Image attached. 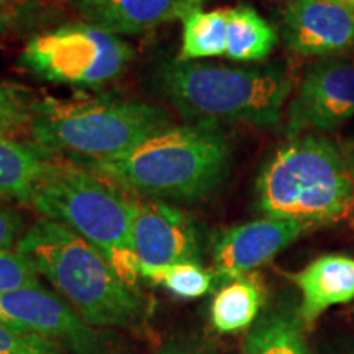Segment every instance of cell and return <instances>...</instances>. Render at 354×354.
I'll use <instances>...</instances> for the list:
<instances>
[{"label": "cell", "instance_id": "6da1fadb", "mask_svg": "<svg viewBox=\"0 0 354 354\" xmlns=\"http://www.w3.org/2000/svg\"><path fill=\"white\" fill-rule=\"evenodd\" d=\"M133 197L205 201L227 180L232 146L216 125H180L154 133L117 156L87 162Z\"/></svg>", "mask_w": 354, "mask_h": 354}, {"label": "cell", "instance_id": "7a4b0ae2", "mask_svg": "<svg viewBox=\"0 0 354 354\" xmlns=\"http://www.w3.org/2000/svg\"><path fill=\"white\" fill-rule=\"evenodd\" d=\"M149 87L190 125L281 122L292 81L277 64L225 66L165 59L149 73Z\"/></svg>", "mask_w": 354, "mask_h": 354}, {"label": "cell", "instance_id": "3957f363", "mask_svg": "<svg viewBox=\"0 0 354 354\" xmlns=\"http://www.w3.org/2000/svg\"><path fill=\"white\" fill-rule=\"evenodd\" d=\"M15 250L91 325L138 335L148 328L140 290L128 286L97 248L64 225L38 220Z\"/></svg>", "mask_w": 354, "mask_h": 354}, {"label": "cell", "instance_id": "277c9868", "mask_svg": "<svg viewBox=\"0 0 354 354\" xmlns=\"http://www.w3.org/2000/svg\"><path fill=\"white\" fill-rule=\"evenodd\" d=\"M256 207L310 227L343 220L354 210V172L342 146L315 133L279 146L256 180Z\"/></svg>", "mask_w": 354, "mask_h": 354}, {"label": "cell", "instance_id": "5b68a950", "mask_svg": "<svg viewBox=\"0 0 354 354\" xmlns=\"http://www.w3.org/2000/svg\"><path fill=\"white\" fill-rule=\"evenodd\" d=\"M30 205L97 248L128 286L136 287L140 263L131 243V198L86 166L53 156L35 185Z\"/></svg>", "mask_w": 354, "mask_h": 354}, {"label": "cell", "instance_id": "8992f818", "mask_svg": "<svg viewBox=\"0 0 354 354\" xmlns=\"http://www.w3.org/2000/svg\"><path fill=\"white\" fill-rule=\"evenodd\" d=\"M169 127L171 115L146 102L38 99L28 135L44 153L87 165L125 153Z\"/></svg>", "mask_w": 354, "mask_h": 354}, {"label": "cell", "instance_id": "52a82bcc", "mask_svg": "<svg viewBox=\"0 0 354 354\" xmlns=\"http://www.w3.org/2000/svg\"><path fill=\"white\" fill-rule=\"evenodd\" d=\"M133 56V48L120 37L79 21L35 35L19 63L43 81L99 87L120 77Z\"/></svg>", "mask_w": 354, "mask_h": 354}, {"label": "cell", "instance_id": "ba28073f", "mask_svg": "<svg viewBox=\"0 0 354 354\" xmlns=\"http://www.w3.org/2000/svg\"><path fill=\"white\" fill-rule=\"evenodd\" d=\"M0 322L59 344L68 354H120L113 330L91 325L61 295L43 286L0 294Z\"/></svg>", "mask_w": 354, "mask_h": 354}, {"label": "cell", "instance_id": "9c48e42d", "mask_svg": "<svg viewBox=\"0 0 354 354\" xmlns=\"http://www.w3.org/2000/svg\"><path fill=\"white\" fill-rule=\"evenodd\" d=\"M131 198V243L141 269L202 261L198 230L184 210L169 202Z\"/></svg>", "mask_w": 354, "mask_h": 354}, {"label": "cell", "instance_id": "30bf717a", "mask_svg": "<svg viewBox=\"0 0 354 354\" xmlns=\"http://www.w3.org/2000/svg\"><path fill=\"white\" fill-rule=\"evenodd\" d=\"M354 117V63L326 61L312 66L287 109V138L331 131Z\"/></svg>", "mask_w": 354, "mask_h": 354}, {"label": "cell", "instance_id": "8fae6325", "mask_svg": "<svg viewBox=\"0 0 354 354\" xmlns=\"http://www.w3.org/2000/svg\"><path fill=\"white\" fill-rule=\"evenodd\" d=\"M310 225L266 218L236 225L216 234L212 245L214 274L223 281L248 276L307 233Z\"/></svg>", "mask_w": 354, "mask_h": 354}, {"label": "cell", "instance_id": "7c38bea8", "mask_svg": "<svg viewBox=\"0 0 354 354\" xmlns=\"http://www.w3.org/2000/svg\"><path fill=\"white\" fill-rule=\"evenodd\" d=\"M282 37L297 55H342L354 48V12L333 0H294L282 17Z\"/></svg>", "mask_w": 354, "mask_h": 354}, {"label": "cell", "instance_id": "4fadbf2b", "mask_svg": "<svg viewBox=\"0 0 354 354\" xmlns=\"http://www.w3.org/2000/svg\"><path fill=\"white\" fill-rule=\"evenodd\" d=\"M203 0H71L84 24L112 35H138L183 20Z\"/></svg>", "mask_w": 354, "mask_h": 354}, {"label": "cell", "instance_id": "5bb4252c", "mask_svg": "<svg viewBox=\"0 0 354 354\" xmlns=\"http://www.w3.org/2000/svg\"><path fill=\"white\" fill-rule=\"evenodd\" d=\"M290 279L302 295L299 317L304 325H313L323 312L354 299V259L346 254H323Z\"/></svg>", "mask_w": 354, "mask_h": 354}, {"label": "cell", "instance_id": "9a60e30c", "mask_svg": "<svg viewBox=\"0 0 354 354\" xmlns=\"http://www.w3.org/2000/svg\"><path fill=\"white\" fill-rule=\"evenodd\" d=\"M51 158L32 141L0 135V201L28 203Z\"/></svg>", "mask_w": 354, "mask_h": 354}, {"label": "cell", "instance_id": "2e32d148", "mask_svg": "<svg viewBox=\"0 0 354 354\" xmlns=\"http://www.w3.org/2000/svg\"><path fill=\"white\" fill-rule=\"evenodd\" d=\"M264 299V284L256 274L228 281L212 300V325L218 333L227 335L251 328L263 308Z\"/></svg>", "mask_w": 354, "mask_h": 354}, {"label": "cell", "instance_id": "e0dca14e", "mask_svg": "<svg viewBox=\"0 0 354 354\" xmlns=\"http://www.w3.org/2000/svg\"><path fill=\"white\" fill-rule=\"evenodd\" d=\"M277 43L276 28L253 7L227 8V51L225 55L238 63L264 61Z\"/></svg>", "mask_w": 354, "mask_h": 354}, {"label": "cell", "instance_id": "ac0fdd59", "mask_svg": "<svg viewBox=\"0 0 354 354\" xmlns=\"http://www.w3.org/2000/svg\"><path fill=\"white\" fill-rule=\"evenodd\" d=\"M302 325L299 313L274 308L251 326L243 354H310Z\"/></svg>", "mask_w": 354, "mask_h": 354}, {"label": "cell", "instance_id": "d6986e66", "mask_svg": "<svg viewBox=\"0 0 354 354\" xmlns=\"http://www.w3.org/2000/svg\"><path fill=\"white\" fill-rule=\"evenodd\" d=\"M183 48L179 59L198 61L227 51V10L192 8L183 19Z\"/></svg>", "mask_w": 354, "mask_h": 354}, {"label": "cell", "instance_id": "ffe728a7", "mask_svg": "<svg viewBox=\"0 0 354 354\" xmlns=\"http://www.w3.org/2000/svg\"><path fill=\"white\" fill-rule=\"evenodd\" d=\"M141 277L154 286L165 287L176 297L192 300L203 297L214 287L215 274L197 263H179L162 268L141 269Z\"/></svg>", "mask_w": 354, "mask_h": 354}, {"label": "cell", "instance_id": "44dd1931", "mask_svg": "<svg viewBox=\"0 0 354 354\" xmlns=\"http://www.w3.org/2000/svg\"><path fill=\"white\" fill-rule=\"evenodd\" d=\"M37 95L15 82L0 81V135L17 138L30 131Z\"/></svg>", "mask_w": 354, "mask_h": 354}, {"label": "cell", "instance_id": "7402d4cb", "mask_svg": "<svg viewBox=\"0 0 354 354\" xmlns=\"http://www.w3.org/2000/svg\"><path fill=\"white\" fill-rule=\"evenodd\" d=\"M41 286L32 261L17 250H0V294Z\"/></svg>", "mask_w": 354, "mask_h": 354}, {"label": "cell", "instance_id": "603a6c76", "mask_svg": "<svg viewBox=\"0 0 354 354\" xmlns=\"http://www.w3.org/2000/svg\"><path fill=\"white\" fill-rule=\"evenodd\" d=\"M0 354H68L43 336L26 333L0 322Z\"/></svg>", "mask_w": 354, "mask_h": 354}, {"label": "cell", "instance_id": "cb8c5ba5", "mask_svg": "<svg viewBox=\"0 0 354 354\" xmlns=\"http://www.w3.org/2000/svg\"><path fill=\"white\" fill-rule=\"evenodd\" d=\"M25 232L24 216L17 210L0 205V250L17 248Z\"/></svg>", "mask_w": 354, "mask_h": 354}, {"label": "cell", "instance_id": "d4e9b609", "mask_svg": "<svg viewBox=\"0 0 354 354\" xmlns=\"http://www.w3.org/2000/svg\"><path fill=\"white\" fill-rule=\"evenodd\" d=\"M48 2V0H0V7L3 8H21L28 6H39V3Z\"/></svg>", "mask_w": 354, "mask_h": 354}, {"label": "cell", "instance_id": "484cf974", "mask_svg": "<svg viewBox=\"0 0 354 354\" xmlns=\"http://www.w3.org/2000/svg\"><path fill=\"white\" fill-rule=\"evenodd\" d=\"M158 354H205V353L201 351V349L189 348V346H172V348L162 349V351Z\"/></svg>", "mask_w": 354, "mask_h": 354}, {"label": "cell", "instance_id": "4316f807", "mask_svg": "<svg viewBox=\"0 0 354 354\" xmlns=\"http://www.w3.org/2000/svg\"><path fill=\"white\" fill-rule=\"evenodd\" d=\"M343 151H344V154H346L349 165H351V169L354 172V138L351 141H348V143L343 146Z\"/></svg>", "mask_w": 354, "mask_h": 354}, {"label": "cell", "instance_id": "83f0119b", "mask_svg": "<svg viewBox=\"0 0 354 354\" xmlns=\"http://www.w3.org/2000/svg\"><path fill=\"white\" fill-rule=\"evenodd\" d=\"M333 2L339 3V6L349 8V10L354 12V0H333Z\"/></svg>", "mask_w": 354, "mask_h": 354}]
</instances>
